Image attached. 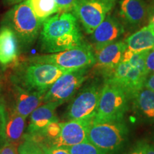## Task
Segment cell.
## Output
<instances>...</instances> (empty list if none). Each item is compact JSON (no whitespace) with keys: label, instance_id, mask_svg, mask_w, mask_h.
I'll return each mask as SVG.
<instances>
[{"label":"cell","instance_id":"obj_1","mask_svg":"<svg viewBox=\"0 0 154 154\" xmlns=\"http://www.w3.org/2000/svg\"><path fill=\"white\" fill-rule=\"evenodd\" d=\"M44 52L57 53L84 43L78 19L72 12L57 13L43 22L39 34Z\"/></svg>","mask_w":154,"mask_h":154},{"label":"cell","instance_id":"obj_2","mask_svg":"<svg viewBox=\"0 0 154 154\" xmlns=\"http://www.w3.org/2000/svg\"><path fill=\"white\" fill-rule=\"evenodd\" d=\"M2 25L8 26L16 34L21 49H26L39 36L42 23L36 17L32 0H24L14 5L5 14Z\"/></svg>","mask_w":154,"mask_h":154},{"label":"cell","instance_id":"obj_3","mask_svg":"<svg viewBox=\"0 0 154 154\" xmlns=\"http://www.w3.org/2000/svg\"><path fill=\"white\" fill-rule=\"evenodd\" d=\"M70 71L51 63L32 62L25 63L15 71L11 82L30 91L46 93L61 76Z\"/></svg>","mask_w":154,"mask_h":154},{"label":"cell","instance_id":"obj_4","mask_svg":"<svg viewBox=\"0 0 154 154\" xmlns=\"http://www.w3.org/2000/svg\"><path fill=\"white\" fill-rule=\"evenodd\" d=\"M149 51L134 53L128 61H121L112 75L105 81L119 86L131 100L144 87V83L149 76L145 66Z\"/></svg>","mask_w":154,"mask_h":154},{"label":"cell","instance_id":"obj_5","mask_svg":"<svg viewBox=\"0 0 154 154\" xmlns=\"http://www.w3.org/2000/svg\"><path fill=\"white\" fill-rule=\"evenodd\" d=\"M128 128L124 121H96L92 120L88 128L89 142L106 154H115L126 141Z\"/></svg>","mask_w":154,"mask_h":154},{"label":"cell","instance_id":"obj_6","mask_svg":"<svg viewBox=\"0 0 154 154\" xmlns=\"http://www.w3.org/2000/svg\"><path fill=\"white\" fill-rule=\"evenodd\" d=\"M29 61L51 63L73 72L91 68L95 64L96 59L91 45L84 42L82 44L73 49L33 57L29 59Z\"/></svg>","mask_w":154,"mask_h":154},{"label":"cell","instance_id":"obj_7","mask_svg":"<svg viewBox=\"0 0 154 154\" xmlns=\"http://www.w3.org/2000/svg\"><path fill=\"white\" fill-rule=\"evenodd\" d=\"M131 101L119 86L104 81L102 87L97 113L93 120L113 121L123 120Z\"/></svg>","mask_w":154,"mask_h":154},{"label":"cell","instance_id":"obj_8","mask_svg":"<svg viewBox=\"0 0 154 154\" xmlns=\"http://www.w3.org/2000/svg\"><path fill=\"white\" fill-rule=\"evenodd\" d=\"M103 84L96 80L84 86L67 108L65 118L68 121L93 120L97 113Z\"/></svg>","mask_w":154,"mask_h":154},{"label":"cell","instance_id":"obj_9","mask_svg":"<svg viewBox=\"0 0 154 154\" xmlns=\"http://www.w3.org/2000/svg\"><path fill=\"white\" fill-rule=\"evenodd\" d=\"M117 0H76L72 10L86 34H91L114 7Z\"/></svg>","mask_w":154,"mask_h":154},{"label":"cell","instance_id":"obj_10","mask_svg":"<svg viewBox=\"0 0 154 154\" xmlns=\"http://www.w3.org/2000/svg\"><path fill=\"white\" fill-rule=\"evenodd\" d=\"M88 69L73 71L61 76L44 94L43 103L57 102L61 105L72 99L88 79Z\"/></svg>","mask_w":154,"mask_h":154},{"label":"cell","instance_id":"obj_11","mask_svg":"<svg viewBox=\"0 0 154 154\" xmlns=\"http://www.w3.org/2000/svg\"><path fill=\"white\" fill-rule=\"evenodd\" d=\"M124 32V26L121 21L113 15L108 14L91 34V47L94 51L119 42Z\"/></svg>","mask_w":154,"mask_h":154},{"label":"cell","instance_id":"obj_12","mask_svg":"<svg viewBox=\"0 0 154 154\" xmlns=\"http://www.w3.org/2000/svg\"><path fill=\"white\" fill-rule=\"evenodd\" d=\"M126 49V42L119 41L94 51L96 63L93 66L106 79L112 75L116 68L121 63L123 54Z\"/></svg>","mask_w":154,"mask_h":154},{"label":"cell","instance_id":"obj_13","mask_svg":"<svg viewBox=\"0 0 154 154\" xmlns=\"http://www.w3.org/2000/svg\"><path fill=\"white\" fill-rule=\"evenodd\" d=\"M10 90L12 99L11 108L25 118L29 116L36 108L43 103L45 93L30 91L11 82Z\"/></svg>","mask_w":154,"mask_h":154},{"label":"cell","instance_id":"obj_14","mask_svg":"<svg viewBox=\"0 0 154 154\" xmlns=\"http://www.w3.org/2000/svg\"><path fill=\"white\" fill-rule=\"evenodd\" d=\"M91 121L69 120L61 122L60 134L51 147H69L88 141V128Z\"/></svg>","mask_w":154,"mask_h":154},{"label":"cell","instance_id":"obj_15","mask_svg":"<svg viewBox=\"0 0 154 154\" xmlns=\"http://www.w3.org/2000/svg\"><path fill=\"white\" fill-rule=\"evenodd\" d=\"M119 14L127 25L136 28L149 19V7L143 0H119Z\"/></svg>","mask_w":154,"mask_h":154},{"label":"cell","instance_id":"obj_16","mask_svg":"<svg viewBox=\"0 0 154 154\" xmlns=\"http://www.w3.org/2000/svg\"><path fill=\"white\" fill-rule=\"evenodd\" d=\"M57 102H47L36 108L30 115L29 124L24 135L31 136L42 132L50 123L59 121L56 109L59 106Z\"/></svg>","mask_w":154,"mask_h":154},{"label":"cell","instance_id":"obj_17","mask_svg":"<svg viewBox=\"0 0 154 154\" xmlns=\"http://www.w3.org/2000/svg\"><path fill=\"white\" fill-rule=\"evenodd\" d=\"M131 101L133 112L138 120L154 124V91L143 87Z\"/></svg>","mask_w":154,"mask_h":154},{"label":"cell","instance_id":"obj_18","mask_svg":"<svg viewBox=\"0 0 154 154\" xmlns=\"http://www.w3.org/2000/svg\"><path fill=\"white\" fill-rule=\"evenodd\" d=\"M19 49L16 34L8 26L2 25L0 28V63L4 68L17 61Z\"/></svg>","mask_w":154,"mask_h":154},{"label":"cell","instance_id":"obj_19","mask_svg":"<svg viewBox=\"0 0 154 154\" xmlns=\"http://www.w3.org/2000/svg\"><path fill=\"white\" fill-rule=\"evenodd\" d=\"M26 119L13 108L7 110L5 128V143H10L19 146L24 140Z\"/></svg>","mask_w":154,"mask_h":154},{"label":"cell","instance_id":"obj_20","mask_svg":"<svg viewBox=\"0 0 154 154\" xmlns=\"http://www.w3.org/2000/svg\"><path fill=\"white\" fill-rule=\"evenodd\" d=\"M127 48L134 53L154 49V29L151 24L142 27L126 38Z\"/></svg>","mask_w":154,"mask_h":154},{"label":"cell","instance_id":"obj_21","mask_svg":"<svg viewBox=\"0 0 154 154\" xmlns=\"http://www.w3.org/2000/svg\"><path fill=\"white\" fill-rule=\"evenodd\" d=\"M32 6L36 17L42 24L49 17L59 12L55 0H32Z\"/></svg>","mask_w":154,"mask_h":154},{"label":"cell","instance_id":"obj_22","mask_svg":"<svg viewBox=\"0 0 154 154\" xmlns=\"http://www.w3.org/2000/svg\"><path fill=\"white\" fill-rule=\"evenodd\" d=\"M65 148L71 154H106L88 140Z\"/></svg>","mask_w":154,"mask_h":154},{"label":"cell","instance_id":"obj_23","mask_svg":"<svg viewBox=\"0 0 154 154\" xmlns=\"http://www.w3.org/2000/svg\"><path fill=\"white\" fill-rule=\"evenodd\" d=\"M19 154H45L42 148L33 140L24 138L18 146Z\"/></svg>","mask_w":154,"mask_h":154},{"label":"cell","instance_id":"obj_24","mask_svg":"<svg viewBox=\"0 0 154 154\" xmlns=\"http://www.w3.org/2000/svg\"><path fill=\"white\" fill-rule=\"evenodd\" d=\"M6 118H7V110L5 109V103H3L1 98V94H0V148L5 143V128Z\"/></svg>","mask_w":154,"mask_h":154},{"label":"cell","instance_id":"obj_25","mask_svg":"<svg viewBox=\"0 0 154 154\" xmlns=\"http://www.w3.org/2000/svg\"><path fill=\"white\" fill-rule=\"evenodd\" d=\"M145 66L148 74L150 75L154 73V49L149 50L146 55Z\"/></svg>","mask_w":154,"mask_h":154},{"label":"cell","instance_id":"obj_26","mask_svg":"<svg viewBox=\"0 0 154 154\" xmlns=\"http://www.w3.org/2000/svg\"><path fill=\"white\" fill-rule=\"evenodd\" d=\"M59 11H71L76 0H55Z\"/></svg>","mask_w":154,"mask_h":154},{"label":"cell","instance_id":"obj_27","mask_svg":"<svg viewBox=\"0 0 154 154\" xmlns=\"http://www.w3.org/2000/svg\"><path fill=\"white\" fill-rule=\"evenodd\" d=\"M146 142L139 141L124 154H146Z\"/></svg>","mask_w":154,"mask_h":154},{"label":"cell","instance_id":"obj_28","mask_svg":"<svg viewBox=\"0 0 154 154\" xmlns=\"http://www.w3.org/2000/svg\"><path fill=\"white\" fill-rule=\"evenodd\" d=\"M0 154H19L18 146L10 143H5L0 149Z\"/></svg>","mask_w":154,"mask_h":154},{"label":"cell","instance_id":"obj_29","mask_svg":"<svg viewBox=\"0 0 154 154\" xmlns=\"http://www.w3.org/2000/svg\"><path fill=\"white\" fill-rule=\"evenodd\" d=\"M45 154H71L65 147H42Z\"/></svg>","mask_w":154,"mask_h":154},{"label":"cell","instance_id":"obj_30","mask_svg":"<svg viewBox=\"0 0 154 154\" xmlns=\"http://www.w3.org/2000/svg\"><path fill=\"white\" fill-rule=\"evenodd\" d=\"M144 87L154 91V73L149 75L144 83Z\"/></svg>","mask_w":154,"mask_h":154},{"label":"cell","instance_id":"obj_31","mask_svg":"<svg viewBox=\"0 0 154 154\" xmlns=\"http://www.w3.org/2000/svg\"><path fill=\"white\" fill-rule=\"evenodd\" d=\"M149 24L151 25L154 29V1L149 7Z\"/></svg>","mask_w":154,"mask_h":154},{"label":"cell","instance_id":"obj_32","mask_svg":"<svg viewBox=\"0 0 154 154\" xmlns=\"http://www.w3.org/2000/svg\"><path fill=\"white\" fill-rule=\"evenodd\" d=\"M146 154H154V145L146 143Z\"/></svg>","mask_w":154,"mask_h":154},{"label":"cell","instance_id":"obj_33","mask_svg":"<svg viewBox=\"0 0 154 154\" xmlns=\"http://www.w3.org/2000/svg\"><path fill=\"white\" fill-rule=\"evenodd\" d=\"M24 0H5V3L8 5H14Z\"/></svg>","mask_w":154,"mask_h":154},{"label":"cell","instance_id":"obj_34","mask_svg":"<svg viewBox=\"0 0 154 154\" xmlns=\"http://www.w3.org/2000/svg\"><path fill=\"white\" fill-rule=\"evenodd\" d=\"M2 69H5V68H4V66H2V63H0V72L2 71Z\"/></svg>","mask_w":154,"mask_h":154},{"label":"cell","instance_id":"obj_35","mask_svg":"<svg viewBox=\"0 0 154 154\" xmlns=\"http://www.w3.org/2000/svg\"><path fill=\"white\" fill-rule=\"evenodd\" d=\"M0 149H1V148H0Z\"/></svg>","mask_w":154,"mask_h":154}]
</instances>
